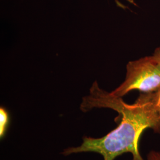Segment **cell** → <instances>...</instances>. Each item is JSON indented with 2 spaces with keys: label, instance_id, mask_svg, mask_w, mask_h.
Here are the masks:
<instances>
[{
  "label": "cell",
  "instance_id": "8992f818",
  "mask_svg": "<svg viewBox=\"0 0 160 160\" xmlns=\"http://www.w3.org/2000/svg\"><path fill=\"white\" fill-rule=\"evenodd\" d=\"M152 57L155 61L160 66V47L157 48L152 55Z\"/></svg>",
  "mask_w": 160,
  "mask_h": 160
},
{
  "label": "cell",
  "instance_id": "6da1fadb",
  "mask_svg": "<svg viewBox=\"0 0 160 160\" xmlns=\"http://www.w3.org/2000/svg\"><path fill=\"white\" fill-rule=\"evenodd\" d=\"M94 108H109L117 112L121 117L119 125L103 137H84L81 145L65 149L62 154L96 152L101 155L103 160H114L120 155L129 152L133 155L132 160H143L139 151V142L143 131L151 128L160 133V116L149 93H142L135 103L129 104L122 97L101 89L96 81L80 106L84 112Z\"/></svg>",
  "mask_w": 160,
  "mask_h": 160
},
{
  "label": "cell",
  "instance_id": "3957f363",
  "mask_svg": "<svg viewBox=\"0 0 160 160\" xmlns=\"http://www.w3.org/2000/svg\"><path fill=\"white\" fill-rule=\"evenodd\" d=\"M9 123V116L6 109H0V137L2 138L6 133Z\"/></svg>",
  "mask_w": 160,
  "mask_h": 160
},
{
  "label": "cell",
  "instance_id": "5b68a950",
  "mask_svg": "<svg viewBox=\"0 0 160 160\" xmlns=\"http://www.w3.org/2000/svg\"><path fill=\"white\" fill-rule=\"evenodd\" d=\"M147 160H160V152L151 151L147 155Z\"/></svg>",
  "mask_w": 160,
  "mask_h": 160
},
{
  "label": "cell",
  "instance_id": "277c9868",
  "mask_svg": "<svg viewBox=\"0 0 160 160\" xmlns=\"http://www.w3.org/2000/svg\"><path fill=\"white\" fill-rule=\"evenodd\" d=\"M149 96L157 113L160 116V89L152 92H149Z\"/></svg>",
  "mask_w": 160,
  "mask_h": 160
},
{
  "label": "cell",
  "instance_id": "7a4b0ae2",
  "mask_svg": "<svg viewBox=\"0 0 160 160\" xmlns=\"http://www.w3.org/2000/svg\"><path fill=\"white\" fill-rule=\"evenodd\" d=\"M160 89V66L149 56L128 62L125 80L112 94L122 97L135 90L149 93Z\"/></svg>",
  "mask_w": 160,
  "mask_h": 160
}]
</instances>
